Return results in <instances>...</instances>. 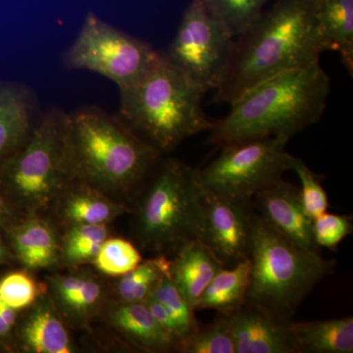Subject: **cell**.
Segmentation results:
<instances>
[{"instance_id": "6da1fadb", "label": "cell", "mask_w": 353, "mask_h": 353, "mask_svg": "<svg viewBox=\"0 0 353 353\" xmlns=\"http://www.w3.org/2000/svg\"><path fill=\"white\" fill-rule=\"evenodd\" d=\"M323 51L315 1L277 0L234 41L229 68L213 101L232 104L272 77L320 63Z\"/></svg>"}, {"instance_id": "7a4b0ae2", "label": "cell", "mask_w": 353, "mask_h": 353, "mask_svg": "<svg viewBox=\"0 0 353 353\" xmlns=\"http://www.w3.org/2000/svg\"><path fill=\"white\" fill-rule=\"evenodd\" d=\"M331 80L320 63L272 77L231 104L210 131L208 143L222 146L252 139H289L317 124L327 108Z\"/></svg>"}, {"instance_id": "3957f363", "label": "cell", "mask_w": 353, "mask_h": 353, "mask_svg": "<svg viewBox=\"0 0 353 353\" xmlns=\"http://www.w3.org/2000/svg\"><path fill=\"white\" fill-rule=\"evenodd\" d=\"M74 182L124 202L136 199L163 155L119 116L95 106L70 113Z\"/></svg>"}, {"instance_id": "277c9868", "label": "cell", "mask_w": 353, "mask_h": 353, "mask_svg": "<svg viewBox=\"0 0 353 353\" xmlns=\"http://www.w3.org/2000/svg\"><path fill=\"white\" fill-rule=\"evenodd\" d=\"M119 90L118 116L162 155L214 126L202 108L205 92L165 52L137 82Z\"/></svg>"}, {"instance_id": "5b68a950", "label": "cell", "mask_w": 353, "mask_h": 353, "mask_svg": "<svg viewBox=\"0 0 353 353\" xmlns=\"http://www.w3.org/2000/svg\"><path fill=\"white\" fill-rule=\"evenodd\" d=\"M73 183L70 113L53 108L39 115L24 143L0 164V192L26 217L52 208Z\"/></svg>"}, {"instance_id": "8992f818", "label": "cell", "mask_w": 353, "mask_h": 353, "mask_svg": "<svg viewBox=\"0 0 353 353\" xmlns=\"http://www.w3.org/2000/svg\"><path fill=\"white\" fill-rule=\"evenodd\" d=\"M136 199L134 234L146 252L167 256L188 241L201 240L203 192L196 169L162 157Z\"/></svg>"}, {"instance_id": "52a82bcc", "label": "cell", "mask_w": 353, "mask_h": 353, "mask_svg": "<svg viewBox=\"0 0 353 353\" xmlns=\"http://www.w3.org/2000/svg\"><path fill=\"white\" fill-rule=\"evenodd\" d=\"M252 262L246 301L292 320L296 309L320 281L334 271V260L304 250L252 215Z\"/></svg>"}, {"instance_id": "ba28073f", "label": "cell", "mask_w": 353, "mask_h": 353, "mask_svg": "<svg viewBox=\"0 0 353 353\" xmlns=\"http://www.w3.org/2000/svg\"><path fill=\"white\" fill-rule=\"evenodd\" d=\"M288 143L289 139L273 137L222 146L213 161L196 170L202 192L252 201L292 168L294 157L287 152Z\"/></svg>"}, {"instance_id": "9c48e42d", "label": "cell", "mask_w": 353, "mask_h": 353, "mask_svg": "<svg viewBox=\"0 0 353 353\" xmlns=\"http://www.w3.org/2000/svg\"><path fill=\"white\" fill-rule=\"evenodd\" d=\"M158 54L150 43L90 12L62 59L67 68L99 74L122 90L137 82Z\"/></svg>"}, {"instance_id": "30bf717a", "label": "cell", "mask_w": 353, "mask_h": 353, "mask_svg": "<svg viewBox=\"0 0 353 353\" xmlns=\"http://www.w3.org/2000/svg\"><path fill=\"white\" fill-rule=\"evenodd\" d=\"M234 44L233 37L208 12L203 2L192 0L165 54L206 94L217 90L224 81Z\"/></svg>"}, {"instance_id": "8fae6325", "label": "cell", "mask_w": 353, "mask_h": 353, "mask_svg": "<svg viewBox=\"0 0 353 353\" xmlns=\"http://www.w3.org/2000/svg\"><path fill=\"white\" fill-rule=\"evenodd\" d=\"M204 228L201 240L225 267L250 259L252 201L203 194Z\"/></svg>"}, {"instance_id": "7c38bea8", "label": "cell", "mask_w": 353, "mask_h": 353, "mask_svg": "<svg viewBox=\"0 0 353 353\" xmlns=\"http://www.w3.org/2000/svg\"><path fill=\"white\" fill-rule=\"evenodd\" d=\"M228 316L236 353H301L292 320L283 319L248 301Z\"/></svg>"}, {"instance_id": "4fadbf2b", "label": "cell", "mask_w": 353, "mask_h": 353, "mask_svg": "<svg viewBox=\"0 0 353 353\" xmlns=\"http://www.w3.org/2000/svg\"><path fill=\"white\" fill-rule=\"evenodd\" d=\"M253 208L274 230L304 250L318 252L313 220L301 201V190L281 180L253 197Z\"/></svg>"}, {"instance_id": "5bb4252c", "label": "cell", "mask_w": 353, "mask_h": 353, "mask_svg": "<svg viewBox=\"0 0 353 353\" xmlns=\"http://www.w3.org/2000/svg\"><path fill=\"white\" fill-rule=\"evenodd\" d=\"M46 290L63 321L80 327L101 310L106 296L101 279L88 271L50 276Z\"/></svg>"}, {"instance_id": "9a60e30c", "label": "cell", "mask_w": 353, "mask_h": 353, "mask_svg": "<svg viewBox=\"0 0 353 353\" xmlns=\"http://www.w3.org/2000/svg\"><path fill=\"white\" fill-rule=\"evenodd\" d=\"M41 114L31 88L0 80V164L24 143Z\"/></svg>"}, {"instance_id": "2e32d148", "label": "cell", "mask_w": 353, "mask_h": 353, "mask_svg": "<svg viewBox=\"0 0 353 353\" xmlns=\"http://www.w3.org/2000/svg\"><path fill=\"white\" fill-rule=\"evenodd\" d=\"M108 321L128 343L143 352H171L179 343L157 322L145 303L117 301L108 308Z\"/></svg>"}, {"instance_id": "e0dca14e", "label": "cell", "mask_w": 353, "mask_h": 353, "mask_svg": "<svg viewBox=\"0 0 353 353\" xmlns=\"http://www.w3.org/2000/svg\"><path fill=\"white\" fill-rule=\"evenodd\" d=\"M18 340L26 352H74L63 319L53 305L48 292L30 306L18 330Z\"/></svg>"}, {"instance_id": "ac0fdd59", "label": "cell", "mask_w": 353, "mask_h": 353, "mask_svg": "<svg viewBox=\"0 0 353 353\" xmlns=\"http://www.w3.org/2000/svg\"><path fill=\"white\" fill-rule=\"evenodd\" d=\"M223 268L219 257L203 241H188L171 260L170 276L183 299L194 309L209 283Z\"/></svg>"}, {"instance_id": "d6986e66", "label": "cell", "mask_w": 353, "mask_h": 353, "mask_svg": "<svg viewBox=\"0 0 353 353\" xmlns=\"http://www.w3.org/2000/svg\"><path fill=\"white\" fill-rule=\"evenodd\" d=\"M60 220L74 225H108L132 208L83 183L74 182L54 204Z\"/></svg>"}, {"instance_id": "ffe728a7", "label": "cell", "mask_w": 353, "mask_h": 353, "mask_svg": "<svg viewBox=\"0 0 353 353\" xmlns=\"http://www.w3.org/2000/svg\"><path fill=\"white\" fill-rule=\"evenodd\" d=\"M12 248L28 270H39L59 262L60 240L51 223L39 215L26 216L9 230Z\"/></svg>"}, {"instance_id": "44dd1931", "label": "cell", "mask_w": 353, "mask_h": 353, "mask_svg": "<svg viewBox=\"0 0 353 353\" xmlns=\"http://www.w3.org/2000/svg\"><path fill=\"white\" fill-rule=\"evenodd\" d=\"M315 9L325 51L340 53L352 75L353 0H316Z\"/></svg>"}, {"instance_id": "7402d4cb", "label": "cell", "mask_w": 353, "mask_h": 353, "mask_svg": "<svg viewBox=\"0 0 353 353\" xmlns=\"http://www.w3.org/2000/svg\"><path fill=\"white\" fill-rule=\"evenodd\" d=\"M250 270V259L241 260L231 269L223 268L202 292L194 310L213 309L224 315L238 310L248 297Z\"/></svg>"}, {"instance_id": "603a6c76", "label": "cell", "mask_w": 353, "mask_h": 353, "mask_svg": "<svg viewBox=\"0 0 353 353\" xmlns=\"http://www.w3.org/2000/svg\"><path fill=\"white\" fill-rule=\"evenodd\" d=\"M301 353H352L353 318L294 322Z\"/></svg>"}, {"instance_id": "cb8c5ba5", "label": "cell", "mask_w": 353, "mask_h": 353, "mask_svg": "<svg viewBox=\"0 0 353 353\" xmlns=\"http://www.w3.org/2000/svg\"><path fill=\"white\" fill-rule=\"evenodd\" d=\"M106 239H108V225L70 226L60 240L59 262L70 267L94 263Z\"/></svg>"}, {"instance_id": "d4e9b609", "label": "cell", "mask_w": 353, "mask_h": 353, "mask_svg": "<svg viewBox=\"0 0 353 353\" xmlns=\"http://www.w3.org/2000/svg\"><path fill=\"white\" fill-rule=\"evenodd\" d=\"M171 260L165 255H157L143 260L141 263L125 275L115 285L116 297L120 303H143L160 277L170 272Z\"/></svg>"}, {"instance_id": "484cf974", "label": "cell", "mask_w": 353, "mask_h": 353, "mask_svg": "<svg viewBox=\"0 0 353 353\" xmlns=\"http://www.w3.org/2000/svg\"><path fill=\"white\" fill-rule=\"evenodd\" d=\"M208 12L229 32L239 38L252 27L270 0H201Z\"/></svg>"}, {"instance_id": "4316f807", "label": "cell", "mask_w": 353, "mask_h": 353, "mask_svg": "<svg viewBox=\"0 0 353 353\" xmlns=\"http://www.w3.org/2000/svg\"><path fill=\"white\" fill-rule=\"evenodd\" d=\"M176 352L182 353H236L229 316L218 315L217 319L196 329L179 341Z\"/></svg>"}, {"instance_id": "83f0119b", "label": "cell", "mask_w": 353, "mask_h": 353, "mask_svg": "<svg viewBox=\"0 0 353 353\" xmlns=\"http://www.w3.org/2000/svg\"><path fill=\"white\" fill-rule=\"evenodd\" d=\"M150 297L161 304L175 321L180 331L181 340L187 338L199 328L196 310L183 299L171 279L170 272L159 278Z\"/></svg>"}, {"instance_id": "f1b7e54d", "label": "cell", "mask_w": 353, "mask_h": 353, "mask_svg": "<svg viewBox=\"0 0 353 353\" xmlns=\"http://www.w3.org/2000/svg\"><path fill=\"white\" fill-rule=\"evenodd\" d=\"M143 261L141 252L131 241L122 238L106 239L95 257L97 270L110 277H121Z\"/></svg>"}, {"instance_id": "f546056e", "label": "cell", "mask_w": 353, "mask_h": 353, "mask_svg": "<svg viewBox=\"0 0 353 353\" xmlns=\"http://www.w3.org/2000/svg\"><path fill=\"white\" fill-rule=\"evenodd\" d=\"M46 292V285H39L27 272H12L0 279V301L16 311L29 308Z\"/></svg>"}, {"instance_id": "4dcf8cb0", "label": "cell", "mask_w": 353, "mask_h": 353, "mask_svg": "<svg viewBox=\"0 0 353 353\" xmlns=\"http://www.w3.org/2000/svg\"><path fill=\"white\" fill-rule=\"evenodd\" d=\"M290 170L296 172L301 181V201L309 217L314 220L326 213L329 199L322 185V176L309 169L305 162L297 157H294Z\"/></svg>"}, {"instance_id": "1f68e13d", "label": "cell", "mask_w": 353, "mask_h": 353, "mask_svg": "<svg viewBox=\"0 0 353 353\" xmlns=\"http://www.w3.org/2000/svg\"><path fill=\"white\" fill-rule=\"evenodd\" d=\"M352 231V219L350 216L326 212L313 220V239L318 248L336 250Z\"/></svg>"}, {"instance_id": "d6a6232c", "label": "cell", "mask_w": 353, "mask_h": 353, "mask_svg": "<svg viewBox=\"0 0 353 353\" xmlns=\"http://www.w3.org/2000/svg\"><path fill=\"white\" fill-rule=\"evenodd\" d=\"M143 303H145L148 307L150 308V312L154 316L157 322L159 323L165 330H167L169 333L173 334L176 340L180 341L181 336L178 326H176L175 321L172 319L171 316L168 314V312L165 310L163 306L150 296H148Z\"/></svg>"}, {"instance_id": "836d02e7", "label": "cell", "mask_w": 353, "mask_h": 353, "mask_svg": "<svg viewBox=\"0 0 353 353\" xmlns=\"http://www.w3.org/2000/svg\"><path fill=\"white\" fill-rule=\"evenodd\" d=\"M18 220L17 212L0 192V230L8 232Z\"/></svg>"}, {"instance_id": "e575fe53", "label": "cell", "mask_w": 353, "mask_h": 353, "mask_svg": "<svg viewBox=\"0 0 353 353\" xmlns=\"http://www.w3.org/2000/svg\"><path fill=\"white\" fill-rule=\"evenodd\" d=\"M12 327L9 326L3 318L0 316V339H6L12 331Z\"/></svg>"}, {"instance_id": "d590c367", "label": "cell", "mask_w": 353, "mask_h": 353, "mask_svg": "<svg viewBox=\"0 0 353 353\" xmlns=\"http://www.w3.org/2000/svg\"><path fill=\"white\" fill-rule=\"evenodd\" d=\"M7 257H8V253H7L6 246L4 245L3 241L0 239V264L4 263Z\"/></svg>"}, {"instance_id": "8d00e7d4", "label": "cell", "mask_w": 353, "mask_h": 353, "mask_svg": "<svg viewBox=\"0 0 353 353\" xmlns=\"http://www.w3.org/2000/svg\"><path fill=\"white\" fill-rule=\"evenodd\" d=\"M308 1H316V0H308Z\"/></svg>"}]
</instances>
